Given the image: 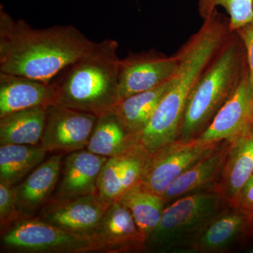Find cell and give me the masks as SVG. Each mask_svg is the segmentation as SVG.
I'll list each match as a JSON object with an SVG mask.
<instances>
[{
    "instance_id": "1",
    "label": "cell",
    "mask_w": 253,
    "mask_h": 253,
    "mask_svg": "<svg viewBox=\"0 0 253 253\" xmlns=\"http://www.w3.org/2000/svg\"><path fill=\"white\" fill-rule=\"evenodd\" d=\"M94 44L72 25L35 28L0 6V72L50 82Z\"/></svg>"
},
{
    "instance_id": "2",
    "label": "cell",
    "mask_w": 253,
    "mask_h": 253,
    "mask_svg": "<svg viewBox=\"0 0 253 253\" xmlns=\"http://www.w3.org/2000/svg\"><path fill=\"white\" fill-rule=\"evenodd\" d=\"M217 11L176 54L177 67L162 99L146 125V131L161 142L179 135L186 104L196 83L229 39V23Z\"/></svg>"
},
{
    "instance_id": "3",
    "label": "cell",
    "mask_w": 253,
    "mask_h": 253,
    "mask_svg": "<svg viewBox=\"0 0 253 253\" xmlns=\"http://www.w3.org/2000/svg\"><path fill=\"white\" fill-rule=\"evenodd\" d=\"M118 44L113 39L94 42L81 59L63 71L54 82L57 103L99 116L120 102Z\"/></svg>"
},
{
    "instance_id": "4",
    "label": "cell",
    "mask_w": 253,
    "mask_h": 253,
    "mask_svg": "<svg viewBox=\"0 0 253 253\" xmlns=\"http://www.w3.org/2000/svg\"><path fill=\"white\" fill-rule=\"evenodd\" d=\"M241 52L239 42L228 39L191 91L177 139L197 137L235 90L245 73Z\"/></svg>"
},
{
    "instance_id": "5",
    "label": "cell",
    "mask_w": 253,
    "mask_h": 253,
    "mask_svg": "<svg viewBox=\"0 0 253 253\" xmlns=\"http://www.w3.org/2000/svg\"><path fill=\"white\" fill-rule=\"evenodd\" d=\"M226 204L217 186L174 200L163 211L157 227L145 241V250L188 251Z\"/></svg>"
},
{
    "instance_id": "6",
    "label": "cell",
    "mask_w": 253,
    "mask_h": 253,
    "mask_svg": "<svg viewBox=\"0 0 253 253\" xmlns=\"http://www.w3.org/2000/svg\"><path fill=\"white\" fill-rule=\"evenodd\" d=\"M1 236V246L13 252H97L91 236L65 230L33 216L20 218Z\"/></svg>"
},
{
    "instance_id": "7",
    "label": "cell",
    "mask_w": 253,
    "mask_h": 253,
    "mask_svg": "<svg viewBox=\"0 0 253 253\" xmlns=\"http://www.w3.org/2000/svg\"><path fill=\"white\" fill-rule=\"evenodd\" d=\"M218 144H208L196 137L189 140L176 139L160 148L149 155L141 185L163 196L174 179L209 154Z\"/></svg>"
},
{
    "instance_id": "8",
    "label": "cell",
    "mask_w": 253,
    "mask_h": 253,
    "mask_svg": "<svg viewBox=\"0 0 253 253\" xmlns=\"http://www.w3.org/2000/svg\"><path fill=\"white\" fill-rule=\"evenodd\" d=\"M98 116L56 103L46 107L41 146L47 152L65 154L86 149Z\"/></svg>"
},
{
    "instance_id": "9",
    "label": "cell",
    "mask_w": 253,
    "mask_h": 253,
    "mask_svg": "<svg viewBox=\"0 0 253 253\" xmlns=\"http://www.w3.org/2000/svg\"><path fill=\"white\" fill-rule=\"evenodd\" d=\"M176 67V55L168 57L155 51L129 53L126 58L120 60V101L168 81L175 73Z\"/></svg>"
},
{
    "instance_id": "10",
    "label": "cell",
    "mask_w": 253,
    "mask_h": 253,
    "mask_svg": "<svg viewBox=\"0 0 253 253\" xmlns=\"http://www.w3.org/2000/svg\"><path fill=\"white\" fill-rule=\"evenodd\" d=\"M253 124V87L249 71L206 129L197 136L208 144L234 139Z\"/></svg>"
},
{
    "instance_id": "11",
    "label": "cell",
    "mask_w": 253,
    "mask_h": 253,
    "mask_svg": "<svg viewBox=\"0 0 253 253\" xmlns=\"http://www.w3.org/2000/svg\"><path fill=\"white\" fill-rule=\"evenodd\" d=\"M111 204L97 194L51 199L38 217L65 230L90 236Z\"/></svg>"
},
{
    "instance_id": "12",
    "label": "cell",
    "mask_w": 253,
    "mask_h": 253,
    "mask_svg": "<svg viewBox=\"0 0 253 253\" xmlns=\"http://www.w3.org/2000/svg\"><path fill=\"white\" fill-rule=\"evenodd\" d=\"M90 236L97 252L118 253L145 250L146 237L129 210L119 201L110 205Z\"/></svg>"
},
{
    "instance_id": "13",
    "label": "cell",
    "mask_w": 253,
    "mask_h": 253,
    "mask_svg": "<svg viewBox=\"0 0 253 253\" xmlns=\"http://www.w3.org/2000/svg\"><path fill=\"white\" fill-rule=\"evenodd\" d=\"M149 155L135 144L126 152L108 158L100 173L97 194L111 204L140 184Z\"/></svg>"
},
{
    "instance_id": "14",
    "label": "cell",
    "mask_w": 253,
    "mask_h": 253,
    "mask_svg": "<svg viewBox=\"0 0 253 253\" xmlns=\"http://www.w3.org/2000/svg\"><path fill=\"white\" fill-rule=\"evenodd\" d=\"M108 158L86 149L70 153L63 161L59 182L51 199L97 194L100 173Z\"/></svg>"
},
{
    "instance_id": "15",
    "label": "cell",
    "mask_w": 253,
    "mask_h": 253,
    "mask_svg": "<svg viewBox=\"0 0 253 253\" xmlns=\"http://www.w3.org/2000/svg\"><path fill=\"white\" fill-rule=\"evenodd\" d=\"M57 99L54 82L0 72V118L21 110L56 104Z\"/></svg>"
},
{
    "instance_id": "16",
    "label": "cell",
    "mask_w": 253,
    "mask_h": 253,
    "mask_svg": "<svg viewBox=\"0 0 253 253\" xmlns=\"http://www.w3.org/2000/svg\"><path fill=\"white\" fill-rule=\"evenodd\" d=\"M62 163L63 154L53 155L13 187L16 206L23 216H33L52 198Z\"/></svg>"
},
{
    "instance_id": "17",
    "label": "cell",
    "mask_w": 253,
    "mask_h": 253,
    "mask_svg": "<svg viewBox=\"0 0 253 253\" xmlns=\"http://www.w3.org/2000/svg\"><path fill=\"white\" fill-rule=\"evenodd\" d=\"M253 174V124L229 140L219 185L226 204L233 206L241 188Z\"/></svg>"
},
{
    "instance_id": "18",
    "label": "cell",
    "mask_w": 253,
    "mask_h": 253,
    "mask_svg": "<svg viewBox=\"0 0 253 253\" xmlns=\"http://www.w3.org/2000/svg\"><path fill=\"white\" fill-rule=\"evenodd\" d=\"M229 205V204H228ZM223 208L190 246L188 251L199 253L224 251L246 234L253 217L236 206Z\"/></svg>"
},
{
    "instance_id": "19",
    "label": "cell",
    "mask_w": 253,
    "mask_h": 253,
    "mask_svg": "<svg viewBox=\"0 0 253 253\" xmlns=\"http://www.w3.org/2000/svg\"><path fill=\"white\" fill-rule=\"evenodd\" d=\"M229 146V141L219 143L209 154L174 179L163 194L166 204L212 186L211 184L222 171Z\"/></svg>"
},
{
    "instance_id": "20",
    "label": "cell",
    "mask_w": 253,
    "mask_h": 253,
    "mask_svg": "<svg viewBox=\"0 0 253 253\" xmlns=\"http://www.w3.org/2000/svg\"><path fill=\"white\" fill-rule=\"evenodd\" d=\"M46 107L21 110L0 118V145L41 144L45 126Z\"/></svg>"
},
{
    "instance_id": "21",
    "label": "cell",
    "mask_w": 253,
    "mask_h": 253,
    "mask_svg": "<svg viewBox=\"0 0 253 253\" xmlns=\"http://www.w3.org/2000/svg\"><path fill=\"white\" fill-rule=\"evenodd\" d=\"M135 144V136L128 131L112 109L98 116L86 149L111 158L126 152Z\"/></svg>"
},
{
    "instance_id": "22",
    "label": "cell",
    "mask_w": 253,
    "mask_h": 253,
    "mask_svg": "<svg viewBox=\"0 0 253 253\" xmlns=\"http://www.w3.org/2000/svg\"><path fill=\"white\" fill-rule=\"evenodd\" d=\"M47 151L39 145L0 146V183L14 187L44 161Z\"/></svg>"
},
{
    "instance_id": "23",
    "label": "cell",
    "mask_w": 253,
    "mask_h": 253,
    "mask_svg": "<svg viewBox=\"0 0 253 253\" xmlns=\"http://www.w3.org/2000/svg\"><path fill=\"white\" fill-rule=\"evenodd\" d=\"M170 79L149 90L131 95L113 108L126 129L135 138L149 123L167 91Z\"/></svg>"
},
{
    "instance_id": "24",
    "label": "cell",
    "mask_w": 253,
    "mask_h": 253,
    "mask_svg": "<svg viewBox=\"0 0 253 253\" xmlns=\"http://www.w3.org/2000/svg\"><path fill=\"white\" fill-rule=\"evenodd\" d=\"M118 201L129 210L146 239L157 227L166 206L163 196L151 192L141 183L125 193Z\"/></svg>"
},
{
    "instance_id": "25",
    "label": "cell",
    "mask_w": 253,
    "mask_h": 253,
    "mask_svg": "<svg viewBox=\"0 0 253 253\" xmlns=\"http://www.w3.org/2000/svg\"><path fill=\"white\" fill-rule=\"evenodd\" d=\"M220 6L229 15L230 32H236L253 21V0H199L200 16L205 20Z\"/></svg>"
},
{
    "instance_id": "26",
    "label": "cell",
    "mask_w": 253,
    "mask_h": 253,
    "mask_svg": "<svg viewBox=\"0 0 253 253\" xmlns=\"http://www.w3.org/2000/svg\"><path fill=\"white\" fill-rule=\"evenodd\" d=\"M24 217L18 211L13 187L0 183V225L1 232L20 218Z\"/></svg>"
},
{
    "instance_id": "27",
    "label": "cell",
    "mask_w": 253,
    "mask_h": 253,
    "mask_svg": "<svg viewBox=\"0 0 253 253\" xmlns=\"http://www.w3.org/2000/svg\"><path fill=\"white\" fill-rule=\"evenodd\" d=\"M233 206L253 217V174L241 188Z\"/></svg>"
},
{
    "instance_id": "28",
    "label": "cell",
    "mask_w": 253,
    "mask_h": 253,
    "mask_svg": "<svg viewBox=\"0 0 253 253\" xmlns=\"http://www.w3.org/2000/svg\"><path fill=\"white\" fill-rule=\"evenodd\" d=\"M247 53L250 80L253 87V21L238 30Z\"/></svg>"
},
{
    "instance_id": "29",
    "label": "cell",
    "mask_w": 253,
    "mask_h": 253,
    "mask_svg": "<svg viewBox=\"0 0 253 253\" xmlns=\"http://www.w3.org/2000/svg\"><path fill=\"white\" fill-rule=\"evenodd\" d=\"M251 253H253V249L251 250Z\"/></svg>"
}]
</instances>
